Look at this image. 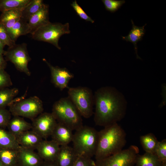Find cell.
Instances as JSON below:
<instances>
[{
	"instance_id": "cell-1",
	"label": "cell",
	"mask_w": 166,
	"mask_h": 166,
	"mask_svg": "<svg viewBox=\"0 0 166 166\" xmlns=\"http://www.w3.org/2000/svg\"><path fill=\"white\" fill-rule=\"evenodd\" d=\"M95 124L104 127L120 121L125 115L126 102L123 95L114 88L106 86L94 95Z\"/></svg>"
},
{
	"instance_id": "cell-2",
	"label": "cell",
	"mask_w": 166,
	"mask_h": 166,
	"mask_svg": "<svg viewBox=\"0 0 166 166\" xmlns=\"http://www.w3.org/2000/svg\"><path fill=\"white\" fill-rule=\"evenodd\" d=\"M126 134L117 123L104 127L98 133L96 160L104 158L123 149L126 143Z\"/></svg>"
},
{
	"instance_id": "cell-3",
	"label": "cell",
	"mask_w": 166,
	"mask_h": 166,
	"mask_svg": "<svg viewBox=\"0 0 166 166\" xmlns=\"http://www.w3.org/2000/svg\"><path fill=\"white\" fill-rule=\"evenodd\" d=\"M51 113L58 123L65 125L73 131L83 125L82 116L68 97L55 102Z\"/></svg>"
},
{
	"instance_id": "cell-4",
	"label": "cell",
	"mask_w": 166,
	"mask_h": 166,
	"mask_svg": "<svg viewBox=\"0 0 166 166\" xmlns=\"http://www.w3.org/2000/svg\"><path fill=\"white\" fill-rule=\"evenodd\" d=\"M98 132L94 128L83 126L75 130L72 140L74 151L78 156L91 158L97 146Z\"/></svg>"
},
{
	"instance_id": "cell-5",
	"label": "cell",
	"mask_w": 166,
	"mask_h": 166,
	"mask_svg": "<svg viewBox=\"0 0 166 166\" xmlns=\"http://www.w3.org/2000/svg\"><path fill=\"white\" fill-rule=\"evenodd\" d=\"M70 33L69 23L62 24L50 22L38 28L31 35L34 40L49 43L61 50L58 44L60 38L63 35Z\"/></svg>"
},
{
	"instance_id": "cell-6",
	"label": "cell",
	"mask_w": 166,
	"mask_h": 166,
	"mask_svg": "<svg viewBox=\"0 0 166 166\" xmlns=\"http://www.w3.org/2000/svg\"><path fill=\"white\" fill-rule=\"evenodd\" d=\"M68 97L75 106L82 117L86 118L93 114L94 95L91 89L85 87L68 88Z\"/></svg>"
},
{
	"instance_id": "cell-7",
	"label": "cell",
	"mask_w": 166,
	"mask_h": 166,
	"mask_svg": "<svg viewBox=\"0 0 166 166\" xmlns=\"http://www.w3.org/2000/svg\"><path fill=\"white\" fill-rule=\"evenodd\" d=\"M11 115L33 120L43 111L42 102L40 98L34 96L26 99L14 100L9 106Z\"/></svg>"
},
{
	"instance_id": "cell-8",
	"label": "cell",
	"mask_w": 166,
	"mask_h": 166,
	"mask_svg": "<svg viewBox=\"0 0 166 166\" xmlns=\"http://www.w3.org/2000/svg\"><path fill=\"white\" fill-rule=\"evenodd\" d=\"M139 150L137 146L132 145L109 156L96 160L95 166H133Z\"/></svg>"
},
{
	"instance_id": "cell-9",
	"label": "cell",
	"mask_w": 166,
	"mask_h": 166,
	"mask_svg": "<svg viewBox=\"0 0 166 166\" xmlns=\"http://www.w3.org/2000/svg\"><path fill=\"white\" fill-rule=\"evenodd\" d=\"M6 61L12 62L16 69L19 71L23 72L27 76L31 75L28 68V64L31 60L26 43L15 44L13 46L9 47L3 54Z\"/></svg>"
},
{
	"instance_id": "cell-10",
	"label": "cell",
	"mask_w": 166,
	"mask_h": 166,
	"mask_svg": "<svg viewBox=\"0 0 166 166\" xmlns=\"http://www.w3.org/2000/svg\"><path fill=\"white\" fill-rule=\"evenodd\" d=\"M32 130L43 139L51 136L57 122L52 113H42L32 120Z\"/></svg>"
},
{
	"instance_id": "cell-11",
	"label": "cell",
	"mask_w": 166,
	"mask_h": 166,
	"mask_svg": "<svg viewBox=\"0 0 166 166\" xmlns=\"http://www.w3.org/2000/svg\"><path fill=\"white\" fill-rule=\"evenodd\" d=\"M43 60L49 69L51 81L54 86L61 90L68 88L69 81L74 77L73 74L66 68L53 66L44 58Z\"/></svg>"
},
{
	"instance_id": "cell-12",
	"label": "cell",
	"mask_w": 166,
	"mask_h": 166,
	"mask_svg": "<svg viewBox=\"0 0 166 166\" xmlns=\"http://www.w3.org/2000/svg\"><path fill=\"white\" fill-rule=\"evenodd\" d=\"M60 148L52 140H43L36 148L37 153L44 161H54Z\"/></svg>"
},
{
	"instance_id": "cell-13",
	"label": "cell",
	"mask_w": 166,
	"mask_h": 166,
	"mask_svg": "<svg viewBox=\"0 0 166 166\" xmlns=\"http://www.w3.org/2000/svg\"><path fill=\"white\" fill-rule=\"evenodd\" d=\"M72 131L68 126L57 122L51 135L52 140L60 146L68 145L73 140Z\"/></svg>"
},
{
	"instance_id": "cell-14",
	"label": "cell",
	"mask_w": 166,
	"mask_h": 166,
	"mask_svg": "<svg viewBox=\"0 0 166 166\" xmlns=\"http://www.w3.org/2000/svg\"><path fill=\"white\" fill-rule=\"evenodd\" d=\"M50 22L49 6L44 3L41 8L29 19L28 22L29 34H31L38 28Z\"/></svg>"
},
{
	"instance_id": "cell-15",
	"label": "cell",
	"mask_w": 166,
	"mask_h": 166,
	"mask_svg": "<svg viewBox=\"0 0 166 166\" xmlns=\"http://www.w3.org/2000/svg\"><path fill=\"white\" fill-rule=\"evenodd\" d=\"M78 156L73 147L61 146L54 162L57 166H73Z\"/></svg>"
},
{
	"instance_id": "cell-16",
	"label": "cell",
	"mask_w": 166,
	"mask_h": 166,
	"mask_svg": "<svg viewBox=\"0 0 166 166\" xmlns=\"http://www.w3.org/2000/svg\"><path fill=\"white\" fill-rule=\"evenodd\" d=\"M43 161L34 150L21 146L19 148L18 164L20 166H41Z\"/></svg>"
},
{
	"instance_id": "cell-17",
	"label": "cell",
	"mask_w": 166,
	"mask_h": 166,
	"mask_svg": "<svg viewBox=\"0 0 166 166\" xmlns=\"http://www.w3.org/2000/svg\"><path fill=\"white\" fill-rule=\"evenodd\" d=\"M17 141L22 147L34 150L36 149L43 139L33 130L26 131L16 137Z\"/></svg>"
},
{
	"instance_id": "cell-18",
	"label": "cell",
	"mask_w": 166,
	"mask_h": 166,
	"mask_svg": "<svg viewBox=\"0 0 166 166\" xmlns=\"http://www.w3.org/2000/svg\"><path fill=\"white\" fill-rule=\"evenodd\" d=\"M9 131L16 137L32 128V124L21 117L14 116L9 121L7 127Z\"/></svg>"
},
{
	"instance_id": "cell-19",
	"label": "cell",
	"mask_w": 166,
	"mask_h": 166,
	"mask_svg": "<svg viewBox=\"0 0 166 166\" xmlns=\"http://www.w3.org/2000/svg\"><path fill=\"white\" fill-rule=\"evenodd\" d=\"M131 21L132 24V29L127 36H121L123 40L130 42L133 44L136 58L141 59L137 54V43L143 39L145 32L144 27L146 24L142 26H138L134 24L132 19Z\"/></svg>"
},
{
	"instance_id": "cell-20",
	"label": "cell",
	"mask_w": 166,
	"mask_h": 166,
	"mask_svg": "<svg viewBox=\"0 0 166 166\" xmlns=\"http://www.w3.org/2000/svg\"><path fill=\"white\" fill-rule=\"evenodd\" d=\"M23 8L12 9L2 12L0 16V23L4 26L7 31L20 19Z\"/></svg>"
},
{
	"instance_id": "cell-21",
	"label": "cell",
	"mask_w": 166,
	"mask_h": 166,
	"mask_svg": "<svg viewBox=\"0 0 166 166\" xmlns=\"http://www.w3.org/2000/svg\"><path fill=\"white\" fill-rule=\"evenodd\" d=\"M19 149L0 148V162L4 166H14L18 164Z\"/></svg>"
},
{
	"instance_id": "cell-22",
	"label": "cell",
	"mask_w": 166,
	"mask_h": 166,
	"mask_svg": "<svg viewBox=\"0 0 166 166\" xmlns=\"http://www.w3.org/2000/svg\"><path fill=\"white\" fill-rule=\"evenodd\" d=\"M20 147L14 135L0 127V148L18 149Z\"/></svg>"
},
{
	"instance_id": "cell-23",
	"label": "cell",
	"mask_w": 166,
	"mask_h": 166,
	"mask_svg": "<svg viewBox=\"0 0 166 166\" xmlns=\"http://www.w3.org/2000/svg\"><path fill=\"white\" fill-rule=\"evenodd\" d=\"M18 93V89L16 88L0 89V109H6V107H9Z\"/></svg>"
},
{
	"instance_id": "cell-24",
	"label": "cell",
	"mask_w": 166,
	"mask_h": 166,
	"mask_svg": "<svg viewBox=\"0 0 166 166\" xmlns=\"http://www.w3.org/2000/svg\"><path fill=\"white\" fill-rule=\"evenodd\" d=\"M44 4L42 0H30L22 10L21 18L28 22L30 18L40 10Z\"/></svg>"
},
{
	"instance_id": "cell-25",
	"label": "cell",
	"mask_w": 166,
	"mask_h": 166,
	"mask_svg": "<svg viewBox=\"0 0 166 166\" xmlns=\"http://www.w3.org/2000/svg\"><path fill=\"white\" fill-rule=\"evenodd\" d=\"M7 32L11 39L15 42L20 36L29 34L28 22L21 18Z\"/></svg>"
},
{
	"instance_id": "cell-26",
	"label": "cell",
	"mask_w": 166,
	"mask_h": 166,
	"mask_svg": "<svg viewBox=\"0 0 166 166\" xmlns=\"http://www.w3.org/2000/svg\"><path fill=\"white\" fill-rule=\"evenodd\" d=\"M161 163L155 154L145 152L137 155L135 164L136 166H160Z\"/></svg>"
},
{
	"instance_id": "cell-27",
	"label": "cell",
	"mask_w": 166,
	"mask_h": 166,
	"mask_svg": "<svg viewBox=\"0 0 166 166\" xmlns=\"http://www.w3.org/2000/svg\"><path fill=\"white\" fill-rule=\"evenodd\" d=\"M140 141L145 152L154 154L159 141L153 134L149 133L141 136Z\"/></svg>"
},
{
	"instance_id": "cell-28",
	"label": "cell",
	"mask_w": 166,
	"mask_h": 166,
	"mask_svg": "<svg viewBox=\"0 0 166 166\" xmlns=\"http://www.w3.org/2000/svg\"><path fill=\"white\" fill-rule=\"evenodd\" d=\"M30 0H0V11L23 8Z\"/></svg>"
},
{
	"instance_id": "cell-29",
	"label": "cell",
	"mask_w": 166,
	"mask_h": 166,
	"mask_svg": "<svg viewBox=\"0 0 166 166\" xmlns=\"http://www.w3.org/2000/svg\"><path fill=\"white\" fill-rule=\"evenodd\" d=\"M106 10L111 13H114L120 8L125 3L124 0H102Z\"/></svg>"
},
{
	"instance_id": "cell-30",
	"label": "cell",
	"mask_w": 166,
	"mask_h": 166,
	"mask_svg": "<svg viewBox=\"0 0 166 166\" xmlns=\"http://www.w3.org/2000/svg\"><path fill=\"white\" fill-rule=\"evenodd\" d=\"M154 154L162 163H166V140L159 141Z\"/></svg>"
},
{
	"instance_id": "cell-31",
	"label": "cell",
	"mask_w": 166,
	"mask_h": 166,
	"mask_svg": "<svg viewBox=\"0 0 166 166\" xmlns=\"http://www.w3.org/2000/svg\"><path fill=\"white\" fill-rule=\"evenodd\" d=\"M0 39L6 45L11 47L15 44V42L10 38L8 32L4 26L0 23Z\"/></svg>"
},
{
	"instance_id": "cell-32",
	"label": "cell",
	"mask_w": 166,
	"mask_h": 166,
	"mask_svg": "<svg viewBox=\"0 0 166 166\" xmlns=\"http://www.w3.org/2000/svg\"><path fill=\"white\" fill-rule=\"evenodd\" d=\"M71 6L75 11L77 14L81 19L87 22L93 23L94 21L89 16L77 3L76 0L73 2L71 4Z\"/></svg>"
},
{
	"instance_id": "cell-33",
	"label": "cell",
	"mask_w": 166,
	"mask_h": 166,
	"mask_svg": "<svg viewBox=\"0 0 166 166\" xmlns=\"http://www.w3.org/2000/svg\"><path fill=\"white\" fill-rule=\"evenodd\" d=\"M12 85L10 75L5 69H0V89L8 88Z\"/></svg>"
},
{
	"instance_id": "cell-34",
	"label": "cell",
	"mask_w": 166,
	"mask_h": 166,
	"mask_svg": "<svg viewBox=\"0 0 166 166\" xmlns=\"http://www.w3.org/2000/svg\"><path fill=\"white\" fill-rule=\"evenodd\" d=\"M11 113L6 109H0V127L4 128L7 127L11 117Z\"/></svg>"
},
{
	"instance_id": "cell-35",
	"label": "cell",
	"mask_w": 166,
	"mask_h": 166,
	"mask_svg": "<svg viewBox=\"0 0 166 166\" xmlns=\"http://www.w3.org/2000/svg\"><path fill=\"white\" fill-rule=\"evenodd\" d=\"M74 166H95V161L91 158L78 156Z\"/></svg>"
},
{
	"instance_id": "cell-36",
	"label": "cell",
	"mask_w": 166,
	"mask_h": 166,
	"mask_svg": "<svg viewBox=\"0 0 166 166\" xmlns=\"http://www.w3.org/2000/svg\"><path fill=\"white\" fill-rule=\"evenodd\" d=\"M6 65V61L4 58L3 55L0 53V69H5Z\"/></svg>"
},
{
	"instance_id": "cell-37",
	"label": "cell",
	"mask_w": 166,
	"mask_h": 166,
	"mask_svg": "<svg viewBox=\"0 0 166 166\" xmlns=\"http://www.w3.org/2000/svg\"><path fill=\"white\" fill-rule=\"evenodd\" d=\"M41 166H57L54 161H44Z\"/></svg>"
},
{
	"instance_id": "cell-38",
	"label": "cell",
	"mask_w": 166,
	"mask_h": 166,
	"mask_svg": "<svg viewBox=\"0 0 166 166\" xmlns=\"http://www.w3.org/2000/svg\"><path fill=\"white\" fill-rule=\"evenodd\" d=\"M5 44L0 39V53L3 55L5 51L4 49L5 46Z\"/></svg>"
},
{
	"instance_id": "cell-39",
	"label": "cell",
	"mask_w": 166,
	"mask_h": 166,
	"mask_svg": "<svg viewBox=\"0 0 166 166\" xmlns=\"http://www.w3.org/2000/svg\"><path fill=\"white\" fill-rule=\"evenodd\" d=\"M160 166H166V163H161Z\"/></svg>"
},
{
	"instance_id": "cell-40",
	"label": "cell",
	"mask_w": 166,
	"mask_h": 166,
	"mask_svg": "<svg viewBox=\"0 0 166 166\" xmlns=\"http://www.w3.org/2000/svg\"><path fill=\"white\" fill-rule=\"evenodd\" d=\"M0 166H4L2 163L0 162Z\"/></svg>"
},
{
	"instance_id": "cell-41",
	"label": "cell",
	"mask_w": 166,
	"mask_h": 166,
	"mask_svg": "<svg viewBox=\"0 0 166 166\" xmlns=\"http://www.w3.org/2000/svg\"><path fill=\"white\" fill-rule=\"evenodd\" d=\"M14 166H20L18 164H17Z\"/></svg>"
},
{
	"instance_id": "cell-42",
	"label": "cell",
	"mask_w": 166,
	"mask_h": 166,
	"mask_svg": "<svg viewBox=\"0 0 166 166\" xmlns=\"http://www.w3.org/2000/svg\"></svg>"
}]
</instances>
